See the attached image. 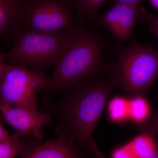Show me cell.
Here are the masks:
<instances>
[{"mask_svg": "<svg viewBox=\"0 0 158 158\" xmlns=\"http://www.w3.org/2000/svg\"><path fill=\"white\" fill-rule=\"evenodd\" d=\"M115 88L104 74L69 89L59 102L44 98L43 106L58 118L56 134L71 138L86 154L94 156V130Z\"/></svg>", "mask_w": 158, "mask_h": 158, "instance_id": "6da1fadb", "label": "cell"}, {"mask_svg": "<svg viewBox=\"0 0 158 158\" xmlns=\"http://www.w3.org/2000/svg\"><path fill=\"white\" fill-rule=\"evenodd\" d=\"M81 23L69 31L53 72L42 91L48 95L68 90L105 73L104 41Z\"/></svg>", "mask_w": 158, "mask_h": 158, "instance_id": "7a4b0ae2", "label": "cell"}, {"mask_svg": "<svg viewBox=\"0 0 158 158\" xmlns=\"http://www.w3.org/2000/svg\"><path fill=\"white\" fill-rule=\"evenodd\" d=\"M104 74L129 96H144L158 77V51L151 44H130L107 65Z\"/></svg>", "mask_w": 158, "mask_h": 158, "instance_id": "3957f363", "label": "cell"}, {"mask_svg": "<svg viewBox=\"0 0 158 158\" xmlns=\"http://www.w3.org/2000/svg\"><path fill=\"white\" fill-rule=\"evenodd\" d=\"M69 31L49 34L23 28L12 40L11 49L1 53L0 58L6 64L25 65L43 74L49 67L56 66Z\"/></svg>", "mask_w": 158, "mask_h": 158, "instance_id": "277c9868", "label": "cell"}, {"mask_svg": "<svg viewBox=\"0 0 158 158\" xmlns=\"http://www.w3.org/2000/svg\"><path fill=\"white\" fill-rule=\"evenodd\" d=\"M1 104L37 110V94L46 83L43 74L25 65H9L0 58Z\"/></svg>", "mask_w": 158, "mask_h": 158, "instance_id": "5b68a950", "label": "cell"}, {"mask_svg": "<svg viewBox=\"0 0 158 158\" xmlns=\"http://www.w3.org/2000/svg\"><path fill=\"white\" fill-rule=\"evenodd\" d=\"M76 15L67 0H27L23 28L62 34L77 25Z\"/></svg>", "mask_w": 158, "mask_h": 158, "instance_id": "8992f818", "label": "cell"}, {"mask_svg": "<svg viewBox=\"0 0 158 158\" xmlns=\"http://www.w3.org/2000/svg\"><path fill=\"white\" fill-rule=\"evenodd\" d=\"M0 109L6 123L17 130L18 132L41 141L43 127L52 121L48 113H40L38 110L11 106L1 104Z\"/></svg>", "mask_w": 158, "mask_h": 158, "instance_id": "52a82bcc", "label": "cell"}, {"mask_svg": "<svg viewBox=\"0 0 158 158\" xmlns=\"http://www.w3.org/2000/svg\"><path fill=\"white\" fill-rule=\"evenodd\" d=\"M138 6L116 4L98 15L95 22L105 27L116 39L126 41L131 37L138 21Z\"/></svg>", "mask_w": 158, "mask_h": 158, "instance_id": "ba28073f", "label": "cell"}, {"mask_svg": "<svg viewBox=\"0 0 158 158\" xmlns=\"http://www.w3.org/2000/svg\"><path fill=\"white\" fill-rule=\"evenodd\" d=\"M58 136L34 145L21 158H88L71 138L62 134Z\"/></svg>", "mask_w": 158, "mask_h": 158, "instance_id": "9c48e42d", "label": "cell"}, {"mask_svg": "<svg viewBox=\"0 0 158 158\" xmlns=\"http://www.w3.org/2000/svg\"><path fill=\"white\" fill-rule=\"evenodd\" d=\"M27 0H0V35L5 40H13L23 29Z\"/></svg>", "mask_w": 158, "mask_h": 158, "instance_id": "30bf717a", "label": "cell"}, {"mask_svg": "<svg viewBox=\"0 0 158 158\" xmlns=\"http://www.w3.org/2000/svg\"><path fill=\"white\" fill-rule=\"evenodd\" d=\"M18 132L9 141L0 142V158H15L23 156L33 146L40 142Z\"/></svg>", "mask_w": 158, "mask_h": 158, "instance_id": "8fae6325", "label": "cell"}, {"mask_svg": "<svg viewBox=\"0 0 158 158\" xmlns=\"http://www.w3.org/2000/svg\"><path fill=\"white\" fill-rule=\"evenodd\" d=\"M77 15L83 20L95 22L102 7L110 0H67Z\"/></svg>", "mask_w": 158, "mask_h": 158, "instance_id": "7c38bea8", "label": "cell"}, {"mask_svg": "<svg viewBox=\"0 0 158 158\" xmlns=\"http://www.w3.org/2000/svg\"><path fill=\"white\" fill-rule=\"evenodd\" d=\"M129 101V118L135 123H144L150 116V106L144 96L132 97Z\"/></svg>", "mask_w": 158, "mask_h": 158, "instance_id": "4fadbf2b", "label": "cell"}, {"mask_svg": "<svg viewBox=\"0 0 158 158\" xmlns=\"http://www.w3.org/2000/svg\"><path fill=\"white\" fill-rule=\"evenodd\" d=\"M155 138V136L153 135L144 133L127 145L136 158H144L152 150Z\"/></svg>", "mask_w": 158, "mask_h": 158, "instance_id": "5bb4252c", "label": "cell"}, {"mask_svg": "<svg viewBox=\"0 0 158 158\" xmlns=\"http://www.w3.org/2000/svg\"><path fill=\"white\" fill-rule=\"evenodd\" d=\"M108 114L111 121L120 123L129 118V101L120 97H116L110 102Z\"/></svg>", "mask_w": 158, "mask_h": 158, "instance_id": "9a60e30c", "label": "cell"}, {"mask_svg": "<svg viewBox=\"0 0 158 158\" xmlns=\"http://www.w3.org/2000/svg\"><path fill=\"white\" fill-rule=\"evenodd\" d=\"M138 21L146 23L151 32L156 35L158 34V17L151 13L147 12L141 5L138 6Z\"/></svg>", "mask_w": 158, "mask_h": 158, "instance_id": "2e32d148", "label": "cell"}, {"mask_svg": "<svg viewBox=\"0 0 158 158\" xmlns=\"http://www.w3.org/2000/svg\"><path fill=\"white\" fill-rule=\"evenodd\" d=\"M141 130L147 133L158 137V104L153 113L147 121L141 125Z\"/></svg>", "mask_w": 158, "mask_h": 158, "instance_id": "e0dca14e", "label": "cell"}, {"mask_svg": "<svg viewBox=\"0 0 158 158\" xmlns=\"http://www.w3.org/2000/svg\"><path fill=\"white\" fill-rule=\"evenodd\" d=\"M112 158H136L128 145L118 148L113 152Z\"/></svg>", "mask_w": 158, "mask_h": 158, "instance_id": "ac0fdd59", "label": "cell"}, {"mask_svg": "<svg viewBox=\"0 0 158 158\" xmlns=\"http://www.w3.org/2000/svg\"><path fill=\"white\" fill-rule=\"evenodd\" d=\"M11 138L7 130L4 127L2 123L0 124V142L9 141Z\"/></svg>", "mask_w": 158, "mask_h": 158, "instance_id": "d6986e66", "label": "cell"}, {"mask_svg": "<svg viewBox=\"0 0 158 158\" xmlns=\"http://www.w3.org/2000/svg\"><path fill=\"white\" fill-rule=\"evenodd\" d=\"M144 0H115L116 4H123L128 6H137Z\"/></svg>", "mask_w": 158, "mask_h": 158, "instance_id": "ffe728a7", "label": "cell"}, {"mask_svg": "<svg viewBox=\"0 0 158 158\" xmlns=\"http://www.w3.org/2000/svg\"><path fill=\"white\" fill-rule=\"evenodd\" d=\"M144 158H158V141L156 138L152 150Z\"/></svg>", "mask_w": 158, "mask_h": 158, "instance_id": "44dd1931", "label": "cell"}, {"mask_svg": "<svg viewBox=\"0 0 158 158\" xmlns=\"http://www.w3.org/2000/svg\"><path fill=\"white\" fill-rule=\"evenodd\" d=\"M153 7L158 10V0H148Z\"/></svg>", "mask_w": 158, "mask_h": 158, "instance_id": "7402d4cb", "label": "cell"}, {"mask_svg": "<svg viewBox=\"0 0 158 158\" xmlns=\"http://www.w3.org/2000/svg\"><path fill=\"white\" fill-rule=\"evenodd\" d=\"M95 155H98L101 158H107L101 152V151L100 150V149L99 148H98L97 150L96 151V153H95Z\"/></svg>", "mask_w": 158, "mask_h": 158, "instance_id": "603a6c76", "label": "cell"}, {"mask_svg": "<svg viewBox=\"0 0 158 158\" xmlns=\"http://www.w3.org/2000/svg\"><path fill=\"white\" fill-rule=\"evenodd\" d=\"M93 158H101L99 156L96 155L94 156V157Z\"/></svg>", "mask_w": 158, "mask_h": 158, "instance_id": "cb8c5ba5", "label": "cell"}, {"mask_svg": "<svg viewBox=\"0 0 158 158\" xmlns=\"http://www.w3.org/2000/svg\"><path fill=\"white\" fill-rule=\"evenodd\" d=\"M157 36L158 37V34H157Z\"/></svg>", "mask_w": 158, "mask_h": 158, "instance_id": "d4e9b609", "label": "cell"}]
</instances>
